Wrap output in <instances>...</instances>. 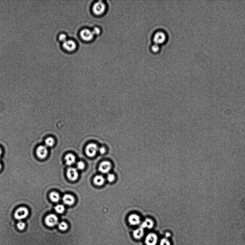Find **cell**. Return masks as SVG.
I'll return each instance as SVG.
<instances>
[{
	"mask_svg": "<svg viewBox=\"0 0 245 245\" xmlns=\"http://www.w3.org/2000/svg\"><path fill=\"white\" fill-rule=\"evenodd\" d=\"M67 37L66 35H65V34L63 33L60 35L59 37V40L63 42H65V41L67 40Z\"/></svg>",
	"mask_w": 245,
	"mask_h": 245,
	"instance_id": "484cf974",
	"label": "cell"
},
{
	"mask_svg": "<svg viewBox=\"0 0 245 245\" xmlns=\"http://www.w3.org/2000/svg\"><path fill=\"white\" fill-rule=\"evenodd\" d=\"M106 9V5L102 1L96 2L92 7V10L94 14L97 15L102 14Z\"/></svg>",
	"mask_w": 245,
	"mask_h": 245,
	"instance_id": "7a4b0ae2",
	"label": "cell"
},
{
	"mask_svg": "<svg viewBox=\"0 0 245 245\" xmlns=\"http://www.w3.org/2000/svg\"><path fill=\"white\" fill-rule=\"evenodd\" d=\"M92 31L93 32L94 35H99L100 33V30L99 28L97 27H94L93 30H92Z\"/></svg>",
	"mask_w": 245,
	"mask_h": 245,
	"instance_id": "4316f807",
	"label": "cell"
},
{
	"mask_svg": "<svg viewBox=\"0 0 245 245\" xmlns=\"http://www.w3.org/2000/svg\"><path fill=\"white\" fill-rule=\"evenodd\" d=\"M29 214L27 209L22 207L17 209L14 213V216L16 219L21 220L27 218Z\"/></svg>",
	"mask_w": 245,
	"mask_h": 245,
	"instance_id": "6da1fadb",
	"label": "cell"
},
{
	"mask_svg": "<svg viewBox=\"0 0 245 245\" xmlns=\"http://www.w3.org/2000/svg\"><path fill=\"white\" fill-rule=\"evenodd\" d=\"M166 36L165 34L163 32H157L154 34V40L155 44H159L163 42L165 40Z\"/></svg>",
	"mask_w": 245,
	"mask_h": 245,
	"instance_id": "8fae6325",
	"label": "cell"
},
{
	"mask_svg": "<svg viewBox=\"0 0 245 245\" xmlns=\"http://www.w3.org/2000/svg\"><path fill=\"white\" fill-rule=\"evenodd\" d=\"M63 47L66 50L69 52L73 51L76 47V42L72 39H67L63 42Z\"/></svg>",
	"mask_w": 245,
	"mask_h": 245,
	"instance_id": "9c48e42d",
	"label": "cell"
},
{
	"mask_svg": "<svg viewBox=\"0 0 245 245\" xmlns=\"http://www.w3.org/2000/svg\"><path fill=\"white\" fill-rule=\"evenodd\" d=\"M45 223L48 227H54L58 223V218L55 215L51 214L46 217L45 220Z\"/></svg>",
	"mask_w": 245,
	"mask_h": 245,
	"instance_id": "5b68a950",
	"label": "cell"
},
{
	"mask_svg": "<svg viewBox=\"0 0 245 245\" xmlns=\"http://www.w3.org/2000/svg\"><path fill=\"white\" fill-rule=\"evenodd\" d=\"M2 167L1 164V163H0V170H1V169L2 168Z\"/></svg>",
	"mask_w": 245,
	"mask_h": 245,
	"instance_id": "4dcf8cb0",
	"label": "cell"
},
{
	"mask_svg": "<svg viewBox=\"0 0 245 245\" xmlns=\"http://www.w3.org/2000/svg\"><path fill=\"white\" fill-rule=\"evenodd\" d=\"M107 178L108 181L112 182L113 181L115 180V176L114 175L112 174H109L107 175Z\"/></svg>",
	"mask_w": 245,
	"mask_h": 245,
	"instance_id": "d4e9b609",
	"label": "cell"
},
{
	"mask_svg": "<svg viewBox=\"0 0 245 245\" xmlns=\"http://www.w3.org/2000/svg\"><path fill=\"white\" fill-rule=\"evenodd\" d=\"M36 153L37 155L40 159H44L48 154V150L47 147L45 146H39L37 147Z\"/></svg>",
	"mask_w": 245,
	"mask_h": 245,
	"instance_id": "52a82bcc",
	"label": "cell"
},
{
	"mask_svg": "<svg viewBox=\"0 0 245 245\" xmlns=\"http://www.w3.org/2000/svg\"><path fill=\"white\" fill-rule=\"evenodd\" d=\"M2 153V149L0 148V157H1Z\"/></svg>",
	"mask_w": 245,
	"mask_h": 245,
	"instance_id": "f546056e",
	"label": "cell"
},
{
	"mask_svg": "<svg viewBox=\"0 0 245 245\" xmlns=\"http://www.w3.org/2000/svg\"><path fill=\"white\" fill-rule=\"evenodd\" d=\"M94 34L91 30L88 29L82 30L80 32V36L85 41H90L93 39Z\"/></svg>",
	"mask_w": 245,
	"mask_h": 245,
	"instance_id": "ba28073f",
	"label": "cell"
},
{
	"mask_svg": "<svg viewBox=\"0 0 245 245\" xmlns=\"http://www.w3.org/2000/svg\"><path fill=\"white\" fill-rule=\"evenodd\" d=\"M78 172L77 169L74 168H70L67 171V176L72 181L76 180L78 177Z\"/></svg>",
	"mask_w": 245,
	"mask_h": 245,
	"instance_id": "30bf717a",
	"label": "cell"
},
{
	"mask_svg": "<svg viewBox=\"0 0 245 245\" xmlns=\"http://www.w3.org/2000/svg\"><path fill=\"white\" fill-rule=\"evenodd\" d=\"M99 148L97 145L94 143H90L87 146L86 148V153L89 157H93L98 151Z\"/></svg>",
	"mask_w": 245,
	"mask_h": 245,
	"instance_id": "277c9868",
	"label": "cell"
},
{
	"mask_svg": "<svg viewBox=\"0 0 245 245\" xmlns=\"http://www.w3.org/2000/svg\"><path fill=\"white\" fill-rule=\"evenodd\" d=\"M128 220L129 224L132 226L138 225L141 222L140 216L136 214L130 215L128 218Z\"/></svg>",
	"mask_w": 245,
	"mask_h": 245,
	"instance_id": "8992f818",
	"label": "cell"
},
{
	"mask_svg": "<svg viewBox=\"0 0 245 245\" xmlns=\"http://www.w3.org/2000/svg\"><path fill=\"white\" fill-rule=\"evenodd\" d=\"M111 167H112V165L109 162H103L99 166V170L102 173H107L110 171Z\"/></svg>",
	"mask_w": 245,
	"mask_h": 245,
	"instance_id": "7c38bea8",
	"label": "cell"
},
{
	"mask_svg": "<svg viewBox=\"0 0 245 245\" xmlns=\"http://www.w3.org/2000/svg\"><path fill=\"white\" fill-rule=\"evenodd\" d=\"M45 146L47 148L51 147L54 146L55 143L54 139L52 137H49L46 138L45 141Z\"/></svg>",
	"mask_w": 245,
	"mask_h": 245,
	"instance_id": "d6986e66",
	"label": "cell"
},
{
	"mask_svg": "<svg viewBox=\"0 0 245 245\" xmlns=\"http://www.w3.org/2000/svg\"><path fill=\"white\" fill-rule=\"evenodd\" d=\"M26 225L23 221H20L17 224V227L20 231H23L25 228Z\"/></svg>",
	"mask_w": 245,
	"mask_h": 245,
	"instance_id": "603a6c76",
	"label": "cell"
},
{
	"mask_svg": "<svg viewBox=\"0 0 245 245\" xmlns=\"http://www.w3.org/2000/svg\"><path fill=\"white\" fill-rule=\"evenodd\" d=\"M144 229L140 227L135 230L133 233L134 238L137 240L142 239L144 235Z\"/></svg>",
	"mask_w": 245,
	"mask_h": 245,
	"instance_id": "4fadbf2b",
	"label": "cell"
},
{
	"mask_svg": "<svg viewBox=\"0 0 245 245\" xmlns=\"http://www.w3.org/2000/svg\"><path fill=\"white\" fill-rule=\"evenodd\" d=\"M158 242V237L155 233H150L146 235L145 243L146 245H156Z\"/></svg>",
	"mask_w": 245,
	"mask_h": 245,
	"instance_id": "3957f363",
	"label": "cell"
},
{
	"mask_svg": "<svg viewBox=\"0 0 245 245\" xmlns=\"http://www.w3.org/2000/svg\"><path fill=\"white\" fill-rule=\"evenodd\" d=\"M85 167L84 164L82 161L78 162L77 164V168L80 170H82Z\"/></svg>",
	"mask_w": 245,
	"mask_h": 245,
	"instance_id": "cb8c5ba5",
	"label": "cell"
},
{
	"mask_svg": "<svg viewBox=\"0 0 245 245\" xmlns=\"http://www.w3.org/2000/svg\"><path fill=\"white\" fill-rule=\"evenodd\" d=\"M159 245H171V244L168 238H164L160 241Z\"/></svg>",
	"mask_w": 245,
	"mask_h": 245,
	"instance_id": "7402d4cb",
	"label": "cell"
},
{
	"mask_svg": "<svg viewBox=\"0 0 245 245\" xmlns=\"http://www.w3.org/2000/svg\"><path fill=\"white\" fill-rule=\"evenodd\" d=\"M98 151L101 154H103L106 152V149L104 147H102L99 148Z\"/></svg>",
	"mask_w": 245,
	"mask_h": 245,
	"instance_id": "f1b7e54d",
	"label": "cell"
},
{
	"mask_svg": "<svg viewBox=\"0 0 245 245\" xmlns=\"http://www.w3.org/2000/svg\"><path fill=\"white\" fill-rule=\"evenodd\" d=\"M154 222L152 219L149 218H146L142 223L141 227L144 229H151L154 227Z\"/></svg>",
	"mask_w": 245,
	"mask_h": 245,
	"instance_id": "5bb4252c",
	"label": "cell"
},
{
	"mask_svg": "<svg viewBox=\"0 0 245 245\" xmlns=\"http://www.w3.org/2000/svg\"><path fill=\"white\" fill-rule=\"evenodd\" d=\"M152 49L154 52L157 51L159 49V46H158V44H155L152 45Z\"/></svg>",
	"mask_w": 245,
	"mask_h": 245,
	"instance_id": "83f0119b",
	"label": "cell"
},
{
	"mask_svg": "<svg viewBox=\"0 0 245 245\" xmlns=\"http://www.w3.org/2000/svg\"><path fill=\"white\" fill-rule=\"evenodd\" d=\"M62 200L65 204L69 206L72 205L75 203L74 197L69 194H65L64 195L62 198Z\"/></svg>",
	"mask_w": 245,
	"mask_h": 245,
	"instance_id": "9a60e30c",
	"label": "cell"
},
{
	"mask_svg": "<svg viewBox=\"0 0 245 245\" xmlns=\"http://www.w3.org/2000/svg\"><path fill=\"white\" fill-rule=\"evenodd\" d=\"M105 179L104 177L101 175H97L94 178V183L97 186H101L104 183Z\"/></svg>",
	"mask_w": 245,
	"mask_h": 245,
	"instance_id": "e0dca14e",
	"label": "cell"
},
{
	"mask_svg": "<svg viewBox=\"0 0 245 245\" xmlns=\"http://www.w3.org/2000/svg\"><path fill=\"white\" fill-rule=\"evenodd\" d=\"M49 197L51 200L54 203H57L60 200V196L59 193L55 192H52L50 194Z\"/></svg>",
	"mask_w": 245,
	"mask_h": 245,
	"instance_id": "ac0fdd59",
	"label": "cell"
},
{
	"mask_svg": "<svg viewBox=\"0 0 245 245\" xmlns=\"http://www.w3.org/2000/svg\"><path fill=\"white\" fill-rule=\"evenodd\" d=\"M58 228L62 231H65L68 229V226L67 223L62 221L58 224Z\"/></svg>",
	"mask_w": 245,
	"mask_h": 245,
	"instance_id": "ffe728a7",
	"label": "cell"
},
{
	"mask_svg": "<svg viewBox=\"0 0 245 245\" xmlns=\"http://www.w3.org/2000/svg\"><path fill=\"white\" fill-rule=\"evenodd\" d=\"M55 210L58 213L62 214L65 211V208L63 205L59 204L56 205L55 208Z\"/></svg>",
	"mask_w": 245,
	"mask_h": 245,
	"instance_id": "44dd1931",
	"label": "cell"
},
{
	"mask_svg": "<svg viewBox=\"0 0 245 245\" xmlns=\"http://www.w3.org/2000/svg\"><path fill=\"white\" fill-rule=\"evenodd\" d=\"M65 159L67 165H71L74 164L76 161V158L74 155L72 154H68L65 156Z\"/></svg>",
	"mask_w": 245,
	"mask_h": 245,
	"instance_id": "2e32d148",
	"label": "cell"
}]
</instances>
